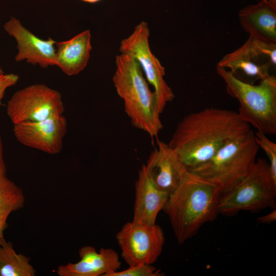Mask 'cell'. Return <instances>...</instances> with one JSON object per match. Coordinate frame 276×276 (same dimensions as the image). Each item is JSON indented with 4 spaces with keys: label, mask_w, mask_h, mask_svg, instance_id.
I'll list each match as a JSON object with an SVG mask.
<instances>
[{
    "label": "cell",
    "mask_w": 276,
    "mask_h": 276,
    "mask_svg": "<svg viewBox=\"0 0 276 276\" xmlns=\"http://www.w3.org/2000/svg\"><path fill=\"white\" fill-rule=\"evenodd\" d=\"M250 129L237 112L209 107L184 117L168 145L189 170L204 163L228 140Z\"/></svg>",
    "instance_id": "6da1fadb"
},
{
    "label": "cell",
    "mask_w": 276,
    "mask_h": 276,
    "mask_svg": "<svg viewBox=\"0 0 276 276\" xmlns=\"http://www.w3.org/2000/svg\"><path fill=\"white\" fill-rule=\"evenodd\" d=\"M221 195L216 185L189 170L186 172L178 186L169 194L163 208L179 244L193 237L204 224L215 219Z\"/></svg>",
    "instance_id": "7a4b0ae2"
},
{
    "label": "cell",
    "mask_w": 276,
    "mask_h": 276,
    "mask_svg": "<svg viewBox=\"0 0 276 276\" xmlns=\"http://www.w3.org/2000/svg\"><path fill=\"white\" fill-rule=\"evenodd\" d=\"M113 82L124 101V110L133 127L156 136L163 128L156 96L149 88L138 61L131 55L116 56Z\"/></svg>",
    "instance_id": "3957f363"
},
{
    "label": "cell",
    "mask_w": 276,
    "mask_h": 276,
    "mask_svg": "<svg viewBox=\"0 0 276 276\" xmlns=\"http://www.w3.org/2000/svg\"><path fill=\"white\" fill-rule=\"evenodd\" d=\"M259 148L250 129L228 140L204 163L188 170L217 186L223 194L248 174Z\"/></svg>",
    "instance_id": "277c9868"
},
{
    "label": "cell",
    "mask_w": 276,
    "mask_h": 276,
    "mask_svg": "<svg viewBox=\"0 0 276 276\" xmlns=\"http://www.w3.org/2000/svg\"><path fill=\"white\" fill-rule=\"evenodd\" d=\"M227 93L238 100L240 119L264 134H276V77L270 75L258 84L243 82L226 68L216 66Z\"/></svg>",
    "instance_id": "5b68a950"
},
{
    "label": "cell",
    "mask_w": 276,
    "mask_h": 276,
    "mask_svg": "<svg viewBox=\"0 0 276 276\" xmlns=\"http://www.w3.org/2000/svg\"><path fill=\"white\" fill-rule=\"evenodd\" d=\"M276 181L268 162L259 158L248 174L227 192L221 195L218 214L233 215L240 211H257L275 205Z\"/></svg>",
    "instance_id": "8992f818"
},
{
    "label": "cell",
    "mask_w": 276,
    "mask_h": 276,
    "mask_svg": "<svg viewBox=\"0 0 276 276\" xmlns=\"http://www.w3.org/2000/svg\"><path fill=\"white\" fill-rule=\"evenodd\" d=\"M217 66L229 71L238 79L249 83L266 78L276 66V43L249 36L236 50L225 55Z\"/></svg>",
    "instance_id": "52a82bcc"
},
{
    "label": "cell",
    "mask_w": 276,
    "mask_h": 276,
    "mask_svg": "<svg viewBox=\"0 0 276 276\" xmlns=\"http://www.w3.org/2000/svg\"><path fill=\"white\" fill-rule=\"evenodd\" d=\"M64 106L61 94L43 84H35L16 91L8 101L6 112L16 124L62 114Z\"/></svg>",
    "instance_id": "ba28073f"
},
{
    "label": "cell",
    "mask_w": 276,
    "mask_h": 276,
    "mask_svg": "<svg viewBox=\"0 0 276 276\" xmlns=\"http://www.w3.org/2000/svg\"><path fill=\"white\" fill-rule=\"evenodd\" d=\"M149 35L148 24L142 21L127 38L121 41L119 50L121 53L132 55L140 63L147 81L154 87L158 111L161 114L175 96L165 80V67L150 50Z\"/></svg>",
    "instance_id": "9c48e42d"
},
{
    "label": "cell",
    "mask_w": 276,
    "mask_h": 276,
    "mask_svg": "<svg viewBox=\"0 0 276 276\" xmlns=\"http://www.w3.org/2000/svg\"><path fill=\"white\" fill-rule=\"evenodd\" d=\"M124 261L131 266L152 264L161 255L165 243L164 232L156 224L148 225L128 222L116 235Z\"/></svg>",
    "instance_id": "30bf717a"
},
{
    "label": "cell",
    "mask_w": 276,
    "mask_h": 276,
    "mask_svg": "<svg viewBox=\"0 0 276 276\" xmlns=\"http://www.w3.org/2000/svg\"><path fill=\"white\" fill-rule=\"evenodd\" d=\"M67 128V121L62 114L40 121L14 124L13 131L21 144L49 154L56 155L62 150Z\"/></svg>",
    "instance_id": "8fae6325"
},
{
    "label": "cell",
    "mask_w": 276,
    "mask_h": 276,
    "mask_svg": "<svg viewBox=\"0 0 276 276\" xmlns=\"http://www.w3.org/2000/svg\"><path fill=\"white\" fill-rule=\"evenodd\" d=\"M157 145L144 165L154 185L169 195L178 186L188 169L168 144L158 141Z\"/></svg>",
    "instance_id": "7c38bea8"
},
{
    "label": "cell",
    "mask_w": 276,
    "mask_h": 276,
    "mask_svg": "<svg viewBox=\"0 0 276 276\" xmlns=\"http://www.w3.org/2000/svg\"><path fill=\"white\" fill-rule=\"evenodd\" d=\"M4 29L16 41L18 51L15 57L16 61L25 60L42 68L55 65L56 41L51 38L47 40L38 38L14 17L5 24Z\"/></svg>",
    "instance_id": "4fadbf2b"
},
{
    "label": "cell",
    "mask_w": 276,
    "mask_h": 276,
    "mask_svg": "<svg viewBox=\"0 0 276 276\" xmlns=\"http://www.w3.org/2000/svg\"><path fill=\"white\" fill-rule=\"evenodd\" d=\"M80 260L77 263L60 265L57 269L59 276H108L119 270L121 263L117 252L111 248H101L97 252L87 245L79 250Z\"/></svg>",
    "instance_id": "5bb4252c"
},
{
    "label": "cell",
    "mask_w": 276,
    "mask_h": 276,
    "mask_svg": "<svg viewBox=\"0 0 276 276\" xmlns=\"http://www.w3.org/2000/svg\"><path fill=\"white\" fill-rule=\"evenodd\" d=\"M135 201L132 221L153 225L163 210L169 195L157 189L148 177L144 165L140 170L135 185Z\"/></svg>",
    "instance_id": "9a60e30c"
},
{
    "label": "cell",
    "mask_w": 276,
    "mask_h": 276,
    "mask_svg": "<svg viewBox=\"0 0 276 276\" xmlns=\"http://www.w3.org/2000/svg\"><path fill=\"white\" fill-rule=\"evenodd\" d=\"M242 28L249 36L276 43V4L260 0L242 9L239 13Z\"/></svg>",
    "instance_id": "2e32d148"
},
{
    "label": "cell",
    "mask_w": 276,
    "mask_h": 276,
    "mask_svg": "<svg viewBox=\"0 0 276 276\" xmlns=\"http://www.w3.org/2000/svg\"><path fill=\"white\" fill-rule=\"evenodd\" d=\"M90 39V32L86 30L68 40L56 42L55 65L67 76L80 73L89 61Z\"/></svg>",
    "instance_id": "e0dca14e"
},
{
    "label": "cell",
    "mask_w": 276,
    "mask_h": 276,
    "mask_svg": "<svg viewBox=\"0 0 276 276\" xmlns=\"http://www.w3.org/2000/svg\"><path fill=\"white\" fill-rule=\"evenodd\" d=\"M25 202L24 193L6 176L0 177V242L8 226L7 220L13 212L22 209Z\"/></svg>",
    "instance_id": "ac0fdd59"
},
{
    "label": "cell",
    "mask_w": 276,
    "mask_h": 276,
    "mask_svg": "<svg viewBox=\"0 0 276 276\" xmlns=\"http://www.w3.org/2000/svg\"><path fill=\"white\" fill-rule=\"evenodd\" d=\"M30 261L29 257L17 253L5 238L0 242V276H35Z\"/></svg>",
    "instance_id": "d6986e66"
},
{
    "label": "cell",
    "mask_w": 276,
    "mask_h": 276,
    "mask_svg": "<svg viewBox=\"0 0 276 276\" xmlns=\"http://www.w3.org/2000/svg\"><path fill=\"white\" fill-rule=\"evenodd\" d=\"M256 142L259 148L265 152L268 159L272 176L276 181V144L266 134L257 131L255 133Z\"/></svg>",
    "instance_id": "ffe728a7"
},
{
    "label": "cell",
    "mask_w": 276,
    "mask_h": 276,
    "mask_svg": "<svg viewBox=\"0 0 276 276\" xmlns=\"http://www.w3.org/2000/svg\"><path fill=\"white\" fill-rule=\"evenodd\" d=\"M163 273L152 264H139L122 271L111 273L108 276H161Z\"/></svg>",
    "instance_id": "44dd1931"
},
{
    "label": "cell",
    "mask_w": 276,
    "mask_h": 276,
    "mask_svg": "<svg viewBox=\"0 0 276 276\" xmlns=\"http://www.w3.org/2000/svg\"><path fill=\"white\" fill-rule=\"evenodd\" d=\"M19 76L14 74H0V106L4 98L6 90L13 85L18 81Z\"/></svg>",
    "instance_id": "7402d4cb"
},
{
    "label": "cell",
    "mask_w": 276,
    "mask_h": 276,
    "mask_svg": "<svg viewBox=\"0 0 276 276\" xmlns=\"http://www.w3.org/2000/svg\"><path fill=\"white\" fill-rule=\"evenodd\" d=\"M275 220L276 210L274 209L270 213L259 217L257 219V221L259 223H270L275 221Z\"/></svg>",
    "instance_id": "603a6c76"
},
{
    "label": "cell",
    "mask_w": 276,
    "mask_h": 276,
    "mask_svg": "<svg viewBox=\"0 0 276 276\" xmlns=\"http://www.w3.org/2000/svg\"><path fill=\"white\" fill-rule=\"evenodd\" d=\"M6 176V167L3 156V145L0 136V177Z\"/></svg>",
    "instance_id": "cb8c5ba5"
},
{
    "label": "cell",
    "mask_w": 276,
    "mask_h": 276,
    "mask_svg": "<svg viewBox=\"0 0 276 276\" xmlns=\"http://www.w3.org/2000/svg\"><path fill=\"white\" fill-rule=\"evenodd\" d=\"M83 1H84V2H88V3H95V2H97L98 1H99L100 0H82Z\"/></svg>",
    "instance_id": "d4e9b609"
},
{
    "label": "cell",
    "mask_w": 276,
    "mask_h": 276,
    "mask_svg": "<svg viewBox=\"0 0 276 276\" xmlns=\"http://www.w3.org/2000/svg\"><path fill=\"white\" fill-rule=\"evenodd\" d=\"M268 1H269V2H271V3H273V4H276V0H268Z\"/></svg>",
    "instance_id": "484cf974"
},
{
    "label": "cell",
    "mask_w": 276,
    "mask_h": 276,
    "mask_svg": "<svg viewBox=\"0 0 276 276\" xmlns=\"http://www.w3.org/2000/svg\"><path fill=\"white\" fill-rule=\"evenodd\" d=\"M3 73H4V72L3 70H2V68H1V67L0 66V74H3Z\"/></svg>",
    "instance_id": "4316f807"
}]
</instances>
